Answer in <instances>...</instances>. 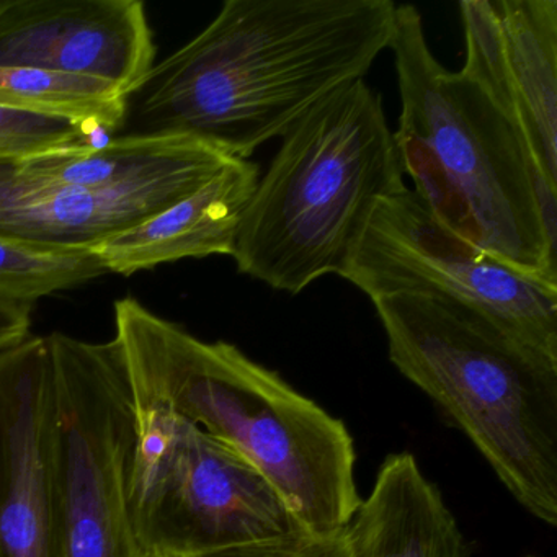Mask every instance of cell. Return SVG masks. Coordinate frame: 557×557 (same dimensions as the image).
<instances>
[{
  "instance_id": "6da1fadb",
  "label": "cell",
  "mask_w": 557,
  "mask_h": 557,
  "mask_svg": "<svg viewBox=\"0 0 557 557\" xmlns=\"http://www.w3.org/2000/svg\"><path fill=\"white\" fill-rule=\"evenodd\" d=\"M391 0H227L126 96L116 138H191L231 159L282 138L391 48Z\"/></svg>"
},
{
  "instance_id": "7a4b0ae2",
  "label": "cell",
  "mask_w": 557,
  "mask_h": 557,
  "mask_svg": "<svg viewBox=\"0 0 557 557\" xmlns=\"http://www.w3.org/2000/svg\"><path fill=\"white\" fill-rule=\"evenodd\" d=\"M115 342L136 407L174 413L239 453L308 533L350 524L363 498L344 420L236 345L200 341L136 299L115 302Z\"/></svg>"
},
{
  "instance_id": "3957f363",
  "label": "cell",
  "mask_w": 557,
  "mask_h": 557,
  "mask_svg": "<svg viewBox=\"0 0 557 557\" xmlns=\"http://www.w3.org/2000/svg\"><path fill=\"white\" fill-rule=\"evenodd\" d=\"M389 50L400 96L394 139L413 191L451 233L557 285V188L523 138L474 81L436 60L416 5H396Z\"/></svg>"
},
{
  "instance_id": "277c9868",
  "label": "cell",
  "mask_w": 557,
  "mask_h": 557,
  "mask_svg": "<svg viewBox=\"0 0 557 557\" xmlns=\"http://www.w3.org/2000/svg\"><path fill=\"white\" fill-rule=\"evenodd\" d=\"M389 360L458 426L515 500L557 527V364L438 296L371 298Z\"/></svg>"
},
{
  "instance_id": "5b68a950",
  "label": "cell",
  "mask_w": 557,
  "mask_h": 557,
  "mask_svg": "<svg viewBox=\"0 0 557 557\" xmlns=\"http://www.w3.org/2000/svg\"><path fill=\"white\" fill-rule=\"evenodd\" d=\"M383 100L363 79L329 94L282 136L244 211V275L298 295L341 276L377 201L406 188Z\"/></svg>"
},
{
  "instance_id": "8992f818",
  "label": "cell",
  "mask_w": 557,
  "mask_h": 557,
  "mask_svg": "<svg viewBox=\"0 0 557 557\" xmlns=\"http://www.w3.org/2000/svg\"><path fill=\"white\" fill-rule=\"evenodd\" d=\"M135 417L126 505L143 557H200L306 533L239 453L165 410L135 406Z\"/></svg>"
},
{
  "instance_id": "52a82bcc",
  "label": "cell",
  "mask_w": 557,
  "mask_h": 557,
  "mask_svg": "<svg viewBox=\"0 0 557 557\" xmlns=\"http://www.w3.org/2000/svg\"><path fill=\"white\" fill-rule=\"evenodd\" d=\"M54 383L58 557H143L126 505L135 404L115 338L47 335Z\"/></svg>"
},
{
  "instance_id": "ba28073f",
  "label": "cell",
  "mask_w": 557,
  "mask_h": 557,
  "mask_svg": "<svg viewBox=\"0 0 557 557\" xmlns=\"http://www.w3.org/2000/svg\"><path fill=\"white\" fill-rule=\"evenodd\" d=\"M341 276L370 298L419 293L458 302L557 364V285L451 233L409 187L377 201Z\"/></svg>"
},
{
  "instance_id": "9c48e42d",
  "label": "cell",
  "mask_w": 557,
  "mask_h": 557,
  "mask_svg": "<svg viewBox=\"0 0 557 557\" xmlns=\"http://www.w3.org/2000/svg\"><path fill=\"white\" fill-rule=\"evenodd\" d=\"M459 14L461 73L507 116L557 188V0H462Z\"/></svg>"
},
{
  "instance_id": "30bf717a",
  "label": "cell",
  "mask_w": 557,
  "mask_h": 557,
  "mask_svg": "<svg viewBox=\"0 0 557 557\" xmlns=\"http://www.w3.org/2000/svg\"><path fill=\"white\" fill-rule=\"evenodd\" d=\"M54 383L47 337L0 351V557H58Z\"/></svg>"
},
{
  "instance_id": "8fae6325",
  "label": "cell",
  "mask_w": 557,
  "mask_h": 557,
  "mask_svg": "<svg viewBox=\"0 0 557 557\" xmlns=\"http://www.w3.org/2000/svg\"><path fill=\"white\" fill-rule=\"evenodd\" d=\"M138 0H2L0 67L106 81L128 96L154 66Z\"/></svg>"
},
{
  "instance_id": "7c38bea8",
  "label": "cell",
  "mask_w": 557,
  "mask_h": 557,
  "mask_svg": "<svg viewBox=\"0 0 557 557\" xmlns=\"http://www.w3.org/2000/svg\"><path fill=\"white\" fill-rule=\"evenodd\" d=\"M218 172H181L92 190L22 181L0 162V239L45 252L90 250L184 200Z\"/></svg>"
},
{
  "instance_id": "4fadbf2b",
  "label": "cell",
  "mask_w": 557,
  "mask_h": 557,
  "mask_svg": "<svg viewBox=\"0 0 557 557\" xmlns=\"http://www.w3.org/2000/svg\"><path fill=\"white\" fill-rule=\"evenodd\" d=\"M259 165L230 162L168 210L94 247L107 272L133 275L188 257L233 256L244 211L259 184Z\"/></svg>"
},
{
  "instance_id": "5bb4252c",
  "label": "cell",
  "mask_w": 557,
  "mask_h": 557,
  "mask_svg": "<svg viewBox=\"0 0 557 557\" xmlns=\"http://www.w3.org/2000/svg\"><path fill=\"white\" fill-rule=\"evenodd\" d=\"M348 531L354 557H469L455 515L410 453L384 459Z\"/></svg>"
},
{
  "instance_id": "9a60e30c",
  "label": "cell",
  "mask_w": 557,
  "mask_h": 557,
  "mask_svg": "<svg viewBox=\"0 0 557 557\" xmlns=\"http://www.w3.org/2000/svg\"><path fill=\"white\" fill-rule=\"evenodd\" d=\"M125 94L106 81L35 67H0V106L84 123L116 135Z\"/></svg>"
},
{
  "instance_id": "2e32d148",
  "label": "cell",
  "mask_w": 557,
  "mask_h": 557,
  "mask_svg": "<svg viewBox=\"0 0 557 557\" xmlns=\"http://www.w3.org/2000/svg\"><path fill=\"white\" fill-rule=\"evenodd\" d=\"M106 273L92 249L45 252L0 239V298L34 305Z\"/></svg>"
},
{
  "instance_id": "e0dca14e",
  "label": "cell",
  "mask_w": 557,
  "mask_h": 557,
  "mask_svg": "<svg viewBox=\"0 0 557 557\" xmlns=\"http://www.w3.org/2000/svg\"><path fill=\"white\" fill-rule=\"evenodd\" d=\"M92 132L73 120L0 106V162L94 146Z\"/></svg>"
},
{
  "instance_id": "ac0fdd59",
  "label": "cell",
  "mask_w": 557,
  "mask_h": 557,
  "mask_svg": "<svg viewBox=\"0 0 557 557\" xmlns=\"http://www.w3.org/2000/svg\"><path fill=\"white\" fill-rule=\"evenodd\" d=\"M200 557H354L348 527L334 533H299L280 540L231 547Z\"/></svg>"
},
{
  "instance_id": "d6986e66",
  "label": "cell",
  "mask_w": 557,
  "mask_h": 557,
  "mask_svg": "<svg viewBox=\"0 0 557 557\" xmlns=\"http://www.w3.org/2000/svg\"><path fill=\"white\" fill-rule=\"evenodd\" d=\"M32 305L0 298V351L8 350L30 335Z\"/></svg>"
},
{
  "instance_id": "ffe728a7",
  "label": "cell",
  "mask_w": 557,
  "mask_h": 557,
  "mask_svg": "<svg viewBox=\"0 0 557 557\" xmlns=\"http://www.w3.org/2000/svg\"><path fill=\"white\" fill-rule=\"evenodd\" d=\"M149 557H184V556H175V554H154V556Z\"/></svg>"
},
{
  "instance_id": "44dd1931",
  "label": "cell",
  "mask_w": 557,
  "mask_h": 557,
  "mask_svg": "<svg viewBox=\"0 0 557 557\" xmlns=\"http://www.w3.org/2000/svg\"><path fill=\"white\" fill-rule=\"evenodd\" d=\"M0 5H2V0H0Z\"/></svg>"
},
{
  "instance_id": "7402d4cb",
  "label": "cell",
  "mask_w": 557,
  "mask_h": 557,
  "mask_svg": "<svg viewBox=\"0 0 557 557\" xmlns=\"http://www.w3.org/2000/svg\"><path fill=\"white\" fill-rule=\"evenodd\" d=\"M528 557H533V556H528Z\"/></svg>"
}]
</instances>
